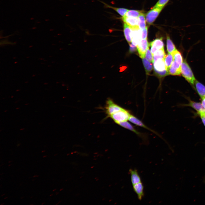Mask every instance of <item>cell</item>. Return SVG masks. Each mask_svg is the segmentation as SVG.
Listing matches in <instances>:
<instances>
[{"label": "cell", "mask_w": 205, "mask_h": 205, "mask_svg": "<svg viewBox=\"0 0 205 205\" xmlns=\"http://www.w3.org/2000/svg\"><path fill=\"white\" fill-rule=\"evenodd\" d=\"M128 110L123 108L121 110L112 114L109 117L111 118L116 124L128 120L131 115Z\"/></svg>", "instance_id": "6da1fadb"}, {"label": "cell", "mask_w": 205, "mask_h": 205, "mask_svg": "<svg viewBox=\"0 0 205 205\" xmlns=\"http://www.w3.org/2000/svg\"><path fill=\"white\" fill-rule=\"evenodd\" d=\"M181 73L182 76L189 83L193 85L196 80L192 71L186 61L184 60L181 65Z\"/></svg>", "instance_id": "7a4b0ae2"}, {"label": "cell", "mask_w": 205, "mask_h": 205, "mask_svg": "<svg viewBox=\"0 0 205 205\" xmlns=\"http://www.w3.org/2000/svg\"><path fill=\"white\" fill-rule=\"evenodd\" d=\"M154 71L160 77H163L168 74L163 59L159 60L153 63Z\"/></svg>", "instance_id": "3957f363"}, {"label": "cell", "mask_w": 205, "mask_h": 205, "mask_svg": "<svg viewBox=\"0 0 205 205\" xmlns=\"http://www.w3.org/2000/svg\"><path fill=\"white\" fill-rule=\"evenodd\" d=\"M123 108L117 104L111 99L108 98L106 101L105 107V112L107 117L121 110Z\"/></svg>", "instance_id": "277c9868"}, {"label": "cell", "mask_w": 205, "mask_h": 205, "mask_svg": "<svg viewBox=\"0 0 205 205\" xmlns=\"http://www.w3.org/2000/svg\"><path fill=\"white\" fill-rule=\"evenodd\" d=\"M164 7H154L145 15L146 22L148 25L152 24Z\"/></svg>", "instance_id": "5b68a950"}, {"label": "cell", "mask_w": 205, "mask_h": 205, "mask_svg": "<svg viewBox=\"0 0 205 205\" xmlns=\"http://www.w3.org/2000/svg\"><path fill=\"white\" fill-rule=\"evenodd\" d=\"M121 19L124 22L128 25L132 30L140 29L138 18L125 16Z\"/></svg>", "instance_id": "8992f818"}, {"label": "cell", "mask_w": 205, "mask_h": 205, "mask_svg": "<svg viewBox=\"0 0 205 205\" xmlns=\"http://www.w3.org/2000/svg\"><path fill=\"white\" fill-rule=\"evenodd\" d=\"M148 47L147 38L141 39L137 45V48L139 55L142 59L145 58L146 50Z\"/></svg>", "instance_id": "52a82bcc"}, {"label": "cell", "mask_w": 205, "mask_h": 205, "mask_svg": "<svg viewBox=\"0 0 205 205\" xmlns=\"http://www.w3.org/2000/svg\"><path fill=\"white\" fill-rule=\"evenodd\" d=\"M149 45L151 47V52L153 55L158 50L164 48L162 38L155 39L151 42Z\"/></svg>", "instance_id": "ba28073f"}, {"label": "cell", "mask_w": 205, "mask_h": 205, "mask_svg": "<svg viewBox=\"0 0 205 205\" xmlns=\"http://www.w3.org/2000/svg\"><path fill=\"white\" fill-rule=\"evenodd\" d=\"M128 120L133 124L138 126L144 128L156 134L160 137V135L156 132L150 128H148L146 126L141 120L139 119L137 117L131 114L128 119Z\"/></svg>", "instance_id": "9c48e42d"}, {"label": "cell", "mask_w": 205, "mask_h": 205, "mask_svg": "<svg viewBox=\"0 0 205 205\" xmlns=\"http://www.w3.org/2000/svg\"><path fill=\"white\" fill-rule=\"evenodd\" d=\"M133 189L139 200H141L144 196V186L142 182L132 185Z\"/></svg>", "instance_id": "30bf717a"}, {"label": "cell", "mask_w": 205, "mask_h": 205, "mask_svg": "<svg viewBox=\"0 0 205 205\" xmlns=\"http://www.w3.org/2000/svg\"><path fill=\"white\" fill-rule=\"evenodd\" d=\"M168 71L169 74L179 75L181 73V65L173 61Z\"/></svg>", "instance_id": "8fae6325"}, {"label": "cell", "mask_w": 205, "mask_h": 205, "mask_svg": "<svg viewBox=\"0 0 205 205\" xmlns=\"http://www.w3.org/2000/svg\"><path fill=\"white\" fill-rule=\"evenodd\" d=\"M129 172L132 185L142 182L141 177L136 169H130Z\"/></svg>", "instance_id": "7c38bea8"}, {"label": "cell", "mask_w": 205, "mask_h": 205, "mask_svg": "<svg viewBox=\"0 0 205 205\" xmlns=\"http://www.w3.org/2000/svg\"><path fill=\"white\" fill-rule=\"evenodd\" d=\"M123 28L125 38L128 42L130 43L132 40V30L128 25L124 22L123 24Z\"/></svg>", "instance_id": "4fadbf2b"}, {"label": "cell", "mask_w": 205, "mask_h": 205, "mask_svg": "<svg viewBox=\"0 0 205 205\" xmlns=\"http://www.w3.org/2000/svg\"><path fill=\"white\" fill-rule=\"evenodd\" d=\"M100 2L104 4V7L105 8H110L114 10L119 15L121 16L122 17H123L125 16L126 13L128 10V9L125 8H118L113 7L109 5L103 1H100Z\"/></svg>", "instance_id": "5bb4252c"}, {"label": "cell", "mask_w": 205, "mask_h": 205, "mask_svg": "<svg viewBox=\"0 0 205 205\" xmlns=\"http://www.w3.org/2000/svg\"><path fill=\"white\" fill-rule=\"evenodd\" d=\"M118 124L121 127L129 130L134 133L138 136L142 137V134L138 131L130 123L127 121L119 123Z\"/></svg>", "instance_id": "9a60e30c"}, {"label": "cell", "mask_w": 205, "mask_h": 205, "mask_svg": "<svg viewBox=\"0 0 205 205\" xmlns=\"http://www.w3.org/2000/svg\"><path fill=\"white\" fill-rule=\"evenodd\" d=\"M194 84L197 91L202 99L205 98V86L197 80H195Z\"/></svg>", "instance_id": "2e32d148"}, {"label": "cell", "mask_w": 205, "mask_h": 205, "mask_svg": "<svg viewBox=\"0 0 205 205\" xmlns=\"http://www.w3.org/2000/svg\"><path fill=\"white\" fill-rule=\"evenodd\" d=\"M186 105L193 108L198 112V113L205 111V108L203 107L202 103L200 102L190 101L189 104Z\"/></svg>", "instance_id": "e0dca14e"}, {"label": "cell", "mask_w": 205, "mask_h": 205, "mask_svg": "<svg viewBox=\"0 0 205 205\" xmlns=\"http://www.w3.org/2000/svg\"><path fill=\"white\" fill-rule=\"evenodd\" d=\"M167 48L168 53L172 54L177 50L168 34L167 35Z\"/></svg>", "instance_id": "ac0fdd59"}, {"label": "cell", "mask_w": 205, "mask_h": 205, "mask_svg": "<svg viewBox=\"0 0 205 205\" xmlns=\"http://www.w3.org/2000/svg\"><path fill=\"white\" fill-rule=\"evenodd\" d=\"M153 55V63L158 60L163 59L166 55L164 49L163 48L158 50Z\"/></svg>", "instance_id": "d6986e66"}, {"label": "cell", "mask_w": 205, "mask_h": 205, "mask_svg": "<svg viewBox=\"0 0 205 205\" xmlns=\"http://www.w3.org/2000/svg\"><path fill=\"white\" fill-rule=\"evenodd\" d=\"M138 19L139 28L140 29L142 30L146 26L145 15L143 13L138 17Z\"/></svg>", "instance_id": "ffe728a7"}, {"label": "cell", "mask_w": 205, "mask_h": 205, "mask_svg": "<svg viewBox=\"0 0 205 205\" xmlns=\"http://www.w3.org/2000/svg\"><path fill=\"white\" fill-rule=\"evenodd\" d=\"M166 69L168 71L171 66L173 61V57L172 54L168 53L166 55L164 58Z\"/></svg>", "instance_id": "44dd1931"}, {"label": "cell", "mask_w": 205, "mask_h": 205, "mask_svg": "<svg viewBox=\"0 0 205 205\" xmlns=\"http://www.w3.org/2000/svg\"><path fill=\"white\" fill-rule=\"evenodd\" d=\"M173 57V60L181 65L183 62V58L180 52L177 50L172 54Z\"/></svg>", "instance_id": "7402d4cb"}, {"label": "cell", "mask_w": 205, "mask_h": 205, "mask_svg": "<svg viewBox=\"0 0 205 205\" xmlns=\"http://www.w3.org/2000/svg\"><path fill=\"white\" fill-rule=\"evenodd\" d=\"M143 13V11H142L128 10L126 13L125 16L138 18Z\"/></svg>", "instance_id": "603a6c76"}, {"label": "cell", "mask_w": 205, "mask_h": 205, "mask_svg": "<svg viewBox=\"0 0 205 205\" xmlns=\"http://www.w3.org/2000/svg\"><path fill=\"white\" fill-rule=\"evenodd\" d=\"M144 67L147 73L150 72L153 69L152 65L151 62L147 60L145 58L142 59Z\"/></svg>", "instance_id": "cb8c5ba5"}, {"label": "cell", "mask_w": 205, "mask_h": 205, "mask_svg": "<svg viewBox=\"0 0 205 205\" xmlns=\"http://www.w3.org/2000/svg\"><path fill=\"white\" fill-rule=\"evenodd\" d=\"M145 57L148 61L153 63V55L149 50V47L146 50Z\"/></svg>", "instance_id": "d4e9b609"}, {"label": "cell", "mask_w": 205, "mask_h": 205, "mask_svg": "<svg viewBox=\"0 0 205 205\" xmlns=\"http://www.w3.org/2000/svg\"><path fill=\"white\" fill-rule=\"evenodd\" d=\"M169 0H159L153 7H164L168 3Z\"/></svg>", "instance_id": "484cf974"}, {"label": "cell", "mask_w": 205, "mask_h": 205, "mask_svg": "<svg viewBox=\"0 0 205 205\" xmlns=\"http://www.w3.org/2000/svg\"><path fill=\"white\" fill-rule=\"evenodd\" d=\"M148 28V26H146L145 28L142 30V31L141 36L142 39H145L147 38Z\"/></svg>", "instance_id": "4316f807"}, {"label": "cell", "mask_w": 205, "mask_h": 205, "mask_svg": "<svg viewBox=\"0 0 205 205\" xmlns=\"http://www.w3.org/2000/svg\"><path fill=\"white\" fill-rule=\"evenodd\" d=\"M136 47L137 46L132 44H130V52H133L135 51L136 49Z\"/></svg>", "instance_id": "83f0119b"}, {"label": "cell", "mask_w": 205, "mask_h": 205, "mask_svg": "<svg viewBox=\"0 0 205 205\" xmlns=\"http://www.w3.org/2000/svg\"><path fill=\"white\" fill-rule=\"evenodd\" d=\"M202 121L205 126V117L203 116H200Z\"/></svg>", "instance_id": "f1b7e54d"}, {"label": "cell", "mask_w": 205, "mask_h": 205, "mask_svg": "<svg viewBox=\"0 0 205 205\" xmlns=\"http://www.w3.org/2000/svg\"><path fill=\"white\" fill-rule=\"evenodd\" d=\"M202 99V104L203 107L205 108V98Z\"/></svg>", "instance_id": "f546056e"}, {"label": "cell", "mask_w": 205, "mask_h": 205, "mask_svg": "<svg viewBox=\"0 0 205 205\" xmlns=\"http://www.w3.org/2000/svg\"><path fill=\"white\" fill-rule=\"evenodd\" d=\"M36 177V175H34V176H33V177Z\"/></svg>", "instance_id": "4dcf8cb0"}, {"label": "cell", "mask_w": 205, "mask_h": 205, "mask_svg": "<svg viewBox=\"0 0 205 205\" xmlns=\"http://www.w3.org/2000/svg\"><path fill=\"white\" fill-rule=\"evenodd\" d=\"M45 151V150L43 151H42V153H43V152H44Z\"/></svg>", "instance_id": "1f68e13d"}, {"label": "cell", "mask_w": 205, "mask_h": 205, "mask_svg": "<svg viewBox=\"0 0 205 205\" xmlns=\"http://www.w3.org/2000/svg\"><path fill=\"white\" fill-rule=\"evenodd\" d=\"M46 157V155H45V156H44L43 157Z\"/></svg>", "instance_id": "d6a6232c"}, {"label": "cell", "mask_w": 205, "mask_h": 205, "mask_svg": "<svg viewBox=\"0 0 205 205\" xmlns=\"http://www.w3.org/2000/svg\"><path fill=\"white\" fill-rule=\"evenodd\" d=\"M56 190V189H55L53 190V191H54L55 190Z\"/></svg>", "instance_id": "836d02e7"}, {"label": "cell", "mask_w": 205, "mask_h": 205, "mask_svg": "<svg viewBox=\"0 0 205 205\" xmlns=\"http://www.w3.org/2000/svg\"><path fill=\"white\" fill-rule=\"evenodd\" d=\"M7 198V197H6L4 199H6V198Z\"/></svg>", "instance_id": "e575fe53"}, {"label": "cell", "mask_w": 205, "mask_h": 205, "mask_svg": "<svg viewBox=\"0 0 205 205\" xmlns=\"http://www.w3.org/2000/svg\"><path fill=\"white\" fill-rule=\"evenodd\" d=\"M12 161H9V163H10V162H12Z\"/></svg>", "instance_id": "d590c367"}, {"label": "cell", "mask_w": 205, "mask_h": 205, "mask_svg": "<svg viewBox=\"0 0 205 205\" xmlns=\"http://www.w3.org/2000/svg\"><path fill=\"white\" fill-rule=\"evenodd\" d=\"M5 194H2V195H1V196H3Z\"/></svg>", "instance_id": "8d00e7d4"}, {"label": "cell", "mask_w": 205, "mask_h": 205, "mask_svg": "<svg viewBox=\"0 0 205 205\" xmlns=\"http://www.w3.org/2000/svg\"><path fill=\"white\" fill-rule=\"evenodd\" d=\"M52 195H53V194H51L50 195V196H52Z\"/></svg>", "instance_id": "74e56055"}, {"label": "cell", "mask_w": 205, "mask_h": 205, "mask_svg": "<svg viewBox=\"0 0 205 205\" xmlns=\"http://www.w3.org/2000/svg\"><path fill=\"white\" fill-rule=\"evenodd\" d=\"M44 203H45L44 202V203H42V205H43V204H44Z\"/></svg>", "instance_id": "f35d334b"}, {"label": "cell", "mask_w": 205, "mask_h": 205, "mask_svg": "<svg viewBox=\"0 0 205 205\" xmlns=\"http://www.w3.org/2000/svg\"><path fill=\"white\" fill-rule=\"evenodd\" d=\"M11 164L9 165H8V166H11Z\"/></svg>", "instance_id": "ab89813d"}, {"label": "cell", "mask_w": 205, "mask_h": 205, "mask_svg": "<svg viewBox=\"0 0 205 205\" xmlns=\"http://www.w3.org/2000/svg\"><path fill=\"white\" fill-rule=\"evenodd\" d=\"M38 175H36V177H38Z\"/></svg>", "instance_id": "60d3db41"}, {"label": "cell", "mask_w": 205, "mask_h": 205, "mask_svg": "<svg viewBox=\"0 0 205 205\" xmlns=\"http://www.w3.org/2000/svg\"><path fill=\"white\" fill-rule=\"evenodd\" d=\"M58 193H57V192L56 193V194H58Z\"/></svg>", "instance_id": "b9f144b4"}, {"label": "cell", "mask_w": 205, "mask_h": 205, "mask_svg": "<svg viewBox=\"0 0 205 205\" xmlns=\"http://www.w3.org/2000/svg\"><path fill=\"white\" fill-rule=\"evenodd\" d=\"M4 204V203L2 204H1V205H3V204Z\"/></svg>", "instance_id": "7bdbcfd3"}, {"label": "cell", "mask_w": 205, "mask_h": 205, "mask_svg": "<svg viewBox=\"0 0 205 205\" xmlns=\"http://www.w3.org/2000/svg\"><path fill=\"white\" fill-rule=\"evenodd\" d=\"M23 198V197H21V198Z\"/></svg>", "instance_id": "ee69618b"}, {"label": "cell", "mask_w": 205, "mask_h": 205, "mask_svg": "<svg viewBox=\"0 0 205 205\" xmlns=\"http://www.w3.org/2000/svg\"></svg>", "instance_id": "f6af8a7d"}]
</instances>
